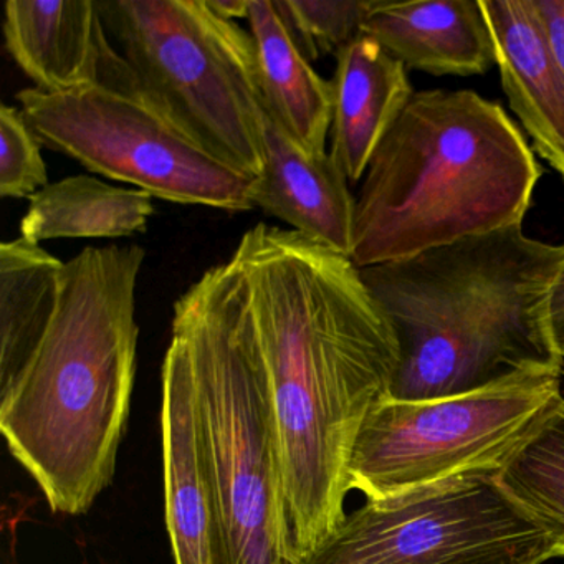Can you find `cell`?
I'll return each mask as SVG.
<instances>
[{
  "label": "cell",
  "mask_w": 564,
  "mask_h": 564,
  "mask_svg": "<svg viewBox=\"0 0 564 564\" xmlns=\"http://www.w3.org/2000/svg\"><path fill=\"white\" fill-rule=\"evenodd\" d=\"M505 494L560 544L564 557V399L498 471Z\"/></svg>",
  "instance_id": "cell-19"
},
{
  "label": "cell",
  "mask_w": 564,
  "mask_h": 564,
  "mask_svg": "<svg viewBox=\"0 0 564 564\" xmlns=\"http://www.w3.org/2000/svg\"><path fill=\"white\" fill-rule=\"evenodd\" d=\"M375 0H276L280 15L306 61L335 54L362 32Z\"/></svg>",
  "instance_id": "cell-20"
},
{
  "label": "cell",
  "mask_w": 564,
  "mask_h": 564,
  "mask_svg": "<svg viewBox=\"0 0 564 564\" xmlns=\"http://www.w3.org/2000/svg\"><path fill=\"white\" fill-rule=\"evenodd\" d=\"M189 352L219 501L227 564H293L283 547V481L272 405L232 260L174 303Z\"/></svg>",
  "instance_id": "cell-5"
},
{
  "label": "cell",
  "mask_w": 564,
  "mask_h": 564,
  "mask_svg": "<svg viewBox=\"0 0 564 564\" xmlns=\"http://www.w3.org/2000/svg\"><path fill=\"white\" fill-rule=\"evenodd\" d=\"M147 252L87 247L62 270L51 326L0 389V431L55 513H87L110 487L130 417Z\"/></svg>",
  "instance_id": "cell-2"
},
{
  "label": "cell",
  "mask_w": 564,
  "mask_h": 564,
  "mask_svg": "<svg viewBox=\"0 0 564 564\" xmlns=\"http://www.w3.org/2000/svg\"><path fill=\"white\" fill-rule=\"evenodd\" d=\"M0 196L29 199L48 184L42 144L19 108L0 107Z\"/></svg>",
  "instance_id": "cell-21"
},
{
  "label": "cell",
  "mask_w": 564,
  "mask_h": 564,
  "mask_svg": "<svg viewBox=\"0 0 564 564\" xmlns=\"http://www.w3.org/2000/svg\"><path fill=\"white\" fill-rule=\"evenodd\" d=\"M6 47L44 94L105 85L137 90L133 74L113 47L97 0H9Z\"/></svg>",
  "instance_id": "cell-11"
},
{
  "label": "cell",
  "mask_w": 564,
  "mask_h": 564,
  "mask_svg": "<svg viewBox=\"0 0 564 564\" xmlns=\"http://www.w3.org/2000/svg\"><path fill=\"white\" fill-rule=\"evenodd\" d=\"M64 262L28 239L0 246V389L21 371L54 318Z\"/></svg>",
  "instance_id": "cell-18"
},
{
  "label": "cell",
  "mask_w": 564,
  "mask_h": 564,
  "mask_svg": "<svg viewBox=\"0 0 564 564\" xmlns=\"http://www.w3.org/2000/svg\"><path fill=\"white\" fill-rule=\"evenodd\" d=\"M19 110L42 147L167 203L249 213L253 181L210 156L137 90L24 88Z\"/></svg>",
  "instance_id": "cell-8"
},
{
  "label": "cell",
  "mask_w": 564,
  "mask_h": 564,
  "mask_svg": "<svg viewBox=\"0 0 564 564\" xmlns=\"http://www.w3.org/2000/svg\"><path fill=\"white\" fill-rule=\"evenodd\" d=\"M561 372L425 401L379 399L362 421L348 465L349 490L368 500L480 471H498L563 404Z\"/></svg>",
  "instance_id": "cell-7"
},
{
  "label": "cell",
  "mask_w": 564,
  "mask_h": 564,
  "mask_svg": "<svg viewBox=\"0 0 564 564\" xmlns=\"http://www.w3.org/2000/svg\"><path fill=\"white\" fill-rule=\"evenodd\" d=\"M541 167L507 111L474 90L414 94L356 197L359 270L523 224Z\"/></svg>",
  "instance_id": "cell-4"
},
{
  "label": "cell",
  "mask_w": 564,
  "mask_h": 564,
  "mask_svg": "<svg viewBox=\"0 0 564 564\" xmlns=\"http://www.w3.org/2000/svg\"><path fill=\"white\" fill-rule=\"evenodd\" d=\"M166 527L174 564H227L219 501L186 345L171 335L163 362Z\"/></svg>",
  "instance_id": "cell-10"
},
{
  "label": "cell",
  "mask_w": 564,
  "mask_h": 564,
  "mask_svg": "<svg viewBox=\"0 0 564 564\" xmlns=\"http://www.w3.org/2000/svg\"><path fill=\"white\" fill-rule=\"evenodd\" d=\"M210 8L227 21L247 19L250 0H209Z\"/></svg>",
  "instance_id": "cell-25"
},
{
  "label": "cell",
  "mask_w": 564,
  "mask_h": 564,
  "mask_svg": "<svg viewBox=\"0 0 564 564\" xmlns=\"http://www.w3.org/2000/svg\"><path fill=\"white\" fill-rule=\"evenodd\" d=\"M495 65L534 151L564 180V74L536 0H480Z\"/></svg>",
  "instance_id": "cell-12"
},
{
  "label": "cell",
  "mask_w": 564,
  "mask_h": 564,
  "mask_svg": "<svg viewBox=\"0 0 564 564\" xmlns=\"http://www.w3.org/2000/svg\"><path fill=\"white\" fill-rule=\"evenodd\" d=\"M332 154L349 183H358L415 91L408 68L366 35L336 55Z\"/></svg>",
  "instance_id": "cell-15"
},
{
  "label": "cell",
  "mask_w": 564,
  "mask_h": 564,
  "mask_svg": "<svg viewBox=\"0 0 564 564\" xmlns=\"http://www.w3.org/2000/svg\"><path fill=\"white\" fill-rule=\"evenodd\" d=\"M536 6L564 74V0H536Z\"/></svg>",
  "instance_id": "cell-24"
},
{
  "label": "cell",
  "mask_w": 564,
  "mask_h": 564,
  "mask_svg": "<svg viewBox=\"0 0 564 564\" xmlns=\"http://www.w3.org/2000/svg\"><path fill=\"white\" fill-rule=\"evenodd\" d=\"M557 556H563L560 544L547 536L517 546L485 551L451 564H543Z\"/></svg>",
  "instance_id": "cell-22"
},
{
  "label": "cell",
  "mask_w": 564,
  "mask_h": 564,
  "mask_svg": "<svg viewBox=\"0 0 564 564\" xmlns=\"http://www.w3.org/2000/svg\"><path fill=\"white\" fill-rule=\"evenodd\" d=\"M230 260L272 405L283 547L302 564L345 520L352 447L399 343L351 259L303 234L257 224Z\"/></svg>",
  "instance_id": "cell-1"
},
{
  "label": "cell",
  "mask_w": 564,
  "mask_h": 564,
  "mask_svg": "<svg viewBox=\"0 0 564 564\" xmlns=\"http://www.w3.org/2000/svg\"><path fill=\"white\" fill-rule=\"evenodd\" d=\"M541 538L498 474L480 471L366 501L302 564H451Z\"/></svg>",
  "instance_id": "cell-9"
},
{
  "label": "cell",
  "mask_w": 564,
  "mask_h": 564,
  "mask_svg": "<svg viewBox=\"0 0 564 564\" xmlns=\"http://www.w3.org/2000/svg\"><path fill=\"white\" fill-rule=\"evenodd\" d=\"M361 35L409 70L470 77L495 65L494 39L480 0H375Z\"/></svg>",
  "instance_id": "cell-14"
},
{
  "label": "cell",
  "mask_w": 564,
  "mask_h": 564,
  "mask_svg": "<svg viewBox=\"0 0 564 564\" xmlns=\"http://www.w3.org/2000/svg\"><path fill=\"white\" fill-rule=\"evenodd\" d=\"M250 35L267 113L310 154H325L333 123V84L296 47L276 0H250Z\"/></svg>",
  "instance_id": "cell-16"
},
{
  "label": "cell",
  "mask_w": 564,
  "mask_h": 564,
  "mask_svg": "<svg viewBox=\"0 0 564 564\" xmlns=\"http://www.w3.org/2000/svg\"><path fill=\"white\" fill-rule=\"evenodd\" d=\"M563 263L564 246L518 224L359 270L399 343L388 398L425 401L563 372L546 325Z\"/></svg>",
  "instance_id": "cell-3"
},
{
  "label": "cell",
  "mask_w": 564,
  "mask_h": 564,
  "mask_svg": "<svg viewBox=\"0 0 564 564\" xmlns=\"http://www.w3.org/2000/svg\"><path fill=\"white\" fill-rule=\"evenodd\" d=\"M546 325L554 349L564 362V263L547 295Z\"/></svg>",
  "instance_id": "cell-23"
},
{
  "label": "cell",
  "mask_w": 564,
  "mask_h": 564,
  "mask_svg": "<svg viewBox=\"0 0 564 564\" xmlns=\"http://www.w3.org/2000/svg\"><path fill=\"white\" fill-rule=\"evenodd\" d=\"M153 196L117 187L94 176L65 177L35 194L21 220V237L41 243L55 239H121L148 230Z\"/></svg>",
  "instance_id": "cell-17"
},
{
  "label": "cell",
  "mask_w": 564,
  "mask_h": 564,
  "mask_svg": "<svg viewBox=\"0 0 564 564\" xmlns=\"http://www.w3.org/2000/svg\"><path fill=\"white\" fill-rule=\"evenodd\" d=\"M138 94L237 173L265 167L267 110L252 35L209 0H97Z\"/></svg>",
  "instance_id": "cell-6"
},
{
  "label": "cell",
  "mask_w": 564,
  "mask_h": 564,
  "mask_svg": "<svg viewBox=\"0 0 564 564\" xmlns=\"http://www.w3.org/2000/svg\"><path fill=\"white\" fill-rule=\"evenodd\" d=\"M253 206L292 230L351 259L356 197L329 153L310 154L272 117L265 120V167L253 181Z\"/></svg>",
  "instance_id": "cell-13"
}]
</instances>
